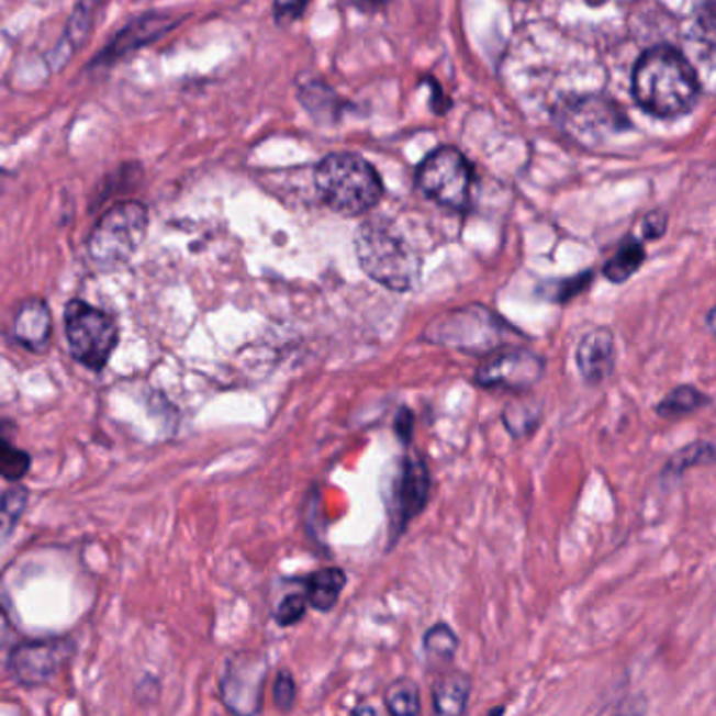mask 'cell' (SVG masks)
I'll list each match as a JSON object with an SVG mask.
<instances>
[{
	"mask_svg": "<svg viewBox=\"0 0 716 716\" xmlns=\"http://www.w3.org/2000/svg\"><path fill=\"white\" fill-rule=\"evenodd\" d=\"M429 335L435 343L488 358L504 347H513L511 336L517 335V331L494 311L483 305H471L439 317L430 326Z\"/></svg>",
	"mask_w": 716,
	"mask_h": 716,
	"instance_id": "6",
	"label": "cell"
},
{
	"mask_svg": "<svg viewBox=\"0 0 716 716\" xmlns=\"http://www.w3.org/2000/svg\"><path fill=\"white\" fill-rule=\"evenodd\" d=\"M307 4L305 2H276L273 4V18L278 24H292L305 13Z\"/></svg>",
	"mask_w": 716,
	"mask_h": 716,
	"instance_id": "33",
	"label": "cell"
},
{
	"mask_svg": "<svg viewBox=\"0 0 716 716\" xmlns=\"http://www.w3.org/2000/svg\"><path fill=\"white\" fill-rule=\"evenodd\" d=\"M706 328L713 333V336H716V305L706 315Z\"/></svg>",
	"mask_w": 716,
	"mask_h": 716,
	"instance_id": "38",
	"label": "cell"
},
{
	"mask_svg": "<svg viewBox=\"0 0 716 716\" xmlns=\"http://www.w3.org/2000/svg\"><path fill=\"white\" fill-rule=\"evenodd\" d=\"M32 467V456L25 452V450H20L15 446L9 444V439H2V448H0V473L4 481L9 483H20L22 479L27 476Z\"/></svg>",
	"mask_w": 716,
	"mask_h": 716,
	"instance_id": "25",
	"label": "cell"
},
{
	"mask_svg": "<svg viewBox=\"0 0 716 716\" xmlns=\"http://www.w3.org/2000/svg\"><path fill=\"white\" fill-rule=\"evenodd\" d=\"M647 706H649V702H647L644 693L628 695L618 706V711L614 716H645L647 715Z\"/></svg>",
	"mask_w": 716,
	"mask_h": 716,
	"instance_id": "34",
	"label": "cell"
},
{
	"mask_svg": "<svg viewBox=\"0 0 716 716\" xmlns=\"http://www.w3.org/2000/svg\"><path fill=\"white\" fill-rule=\"evenodd\" d=\"M542 423V406L529 402L508 404L502 412V425L515 439L529 437Z\"/></svg>",
	"mask_w": 716,
	"mask_h": 716,
	"instance_id": "22",
	"label": "cell"
},
{
	"mask_svg": "<svg viewBox=\"0 0 716 716\" xmlns=\"http://www.w3.org/2000/svg\"><path fill=\"white\" fill-rule=\"evenodd\" d=\"M64 320L74 359L93 372L103 370L119 345V326L112 315L87 301L74 299L66 305Z\"/></svg>",
	"mask_w": 716,
	"mask_h": 716,
	"instance_id": "8",
	"label": "cell"
},
{
	"mask_svg": "<svg viewBox=\"0 0 716 716\" xmlns=\"http://www.w3.org/2000/svg\"><path fill=\"white\" fill-rule=\"evenodd\" d=\"M476 170L471 160L454 145H441L416 168V186L433 202L465 211L471 202Z\"/></svg>",
	"mask_w": 716,
	"mask_h": 716,
	"instance_id": "7",
	"label": "cell"
},
{
	"mask_svg": "<svg viewBox=\"0 0 716 716\" xmlns=\"http://www.w3.org/2000/svg\"><path fill=\"white\" fill-rule=\"evenodd\" d=\"M152 687L156 690V687H160V681L156 679V676H145V679H142L139 683H137V687H135V692H144L142 695H137V700H142V702H152V700H156V695L158 693H152Z\"/></svg>",
	"mask_w": 716,
	"mask_h": 716,
	"instance_id": "36",
	"label": "cell"
},
{
	"mask_svg": "<svg viewBox=\"0 0 716 716\" xmlns=\"http://www.w3.org/2000/svg\"><path fill=\"white\" fill-rule=\"evenodd\" d=\"M555 122L561 133L584 149H597L616 135L633 131V122L616 99L603 96H573L561 99Z\"/></svg>",
	"mask_w": 716,
	"mask_h": 716,
	"instance_id": "5",
	"label": "cell"
},
{
	"mask_svg": "<svg viewBox=\"0 0 716 716\" xmlns=\"http://www.w3.org/2000/svg\"><path fill=\"white\" fill-rule=\"evenodd\" d=\"M697 30L702 34V43L716 45V2H706L697 9Z\"/></svg>",
	"mask_w": 716,
	"mask_h": 716,
	"instance_id": "31",
	"label": "cell"
},
{
	"mask_svg": "<svg viewBox=\"0 0 716 716\" xmlns=\"http://www.w3.org/2000/svg\"><path fill=\"white\" fill-rule=\"evenodd\" d=\"M303 584V593L310 601V607L320 614H328L333 612L338 603V598L343 595L349 578L347 572L338 566H326L320 568L315 572L307 573L303 580H299Z\"/></svg>",
	"mask_w": 716,
	"mask_h": 716,
	"instance_id": "17",
	"label": "cell"
},
{
	"mask_svg": "<svg viewBox=\"0 0 716 716\" xmlns=\"http://www.w3.org/2000/svg\"><path fill=\"white\" fill-rule=\"evenodd\" d=\"M349 716H381V713L372 704H358Z\"/></svg>",
	"mask_w": 716,
	"mask_h": 716,
	"instance_id": "37",
	"label": "cell"
},
{
	"mask_svg": "<svg viewBox=\"0 0 716 716\" xmlns=\"http://www.w3.org/2000/svg\"><path fill=\"white\" fill-rule=\"evenodd\" d=\"M93 25V4H78L70 15V24L66 30L64 43H68L70 48L80 47L87 43Z\"/></svg>",
	"mask_w": 716,
	"mask_h": 716,
	"instance_id": "29",
	"label": "cell"
},
{
	"mask_svg": "<svg viewBox=\"0 0 716 716\" xmlns=\"http://www.w3.org/2000/svg\"><path fill=\"white\" fill-rule=\"evenodd\" d=\"M393 427H395V435L400 437V441L407 446L412 439V433H414V414L407 407H400Z\"/></svg>",
	"mask_w": 716,
	"mask_h": 716,
	"instance_id": "35",
	"label": "cell"
},
{
	"mask_svg": "<svg viewBox=\"0 0 716 716\" xmlns=\"http://www.w3.org/2000/svg\"><path fill=\"white\" fill-rule=\"evenodd\" d=\"M315 190L335 213L366 215L382 198V181L374 167L354 152H335L320 160L313 172Z\"/></svg>",
	"mask_w": 716,
	"mask_h": 716,
	"instance_id": "3",
	"label": "cell"
},
{
	"mask_svg": "<svg viewBox=\"0 0 716 716\" xmlns=\"http://www.w3.org/2000/svg\"><path fill=\"white\" fill-rule=\"evenodd\" d=\"M669 230V215L664 211H651L644 216L641 232L645 239H660Z\"/></svg>",
	"mask_w": 716,
	"mask_h": 716,
	"instance_id": "32",
	"label": "cell"
},
{
	"mask_svg": "<svg viewBox=\"0 0 716 716\" xmlns=\"http://www.w3.org/2000/svg\"><path fill=\"white\" fill-rule=\"evenodd\" d=\"M269 660L264 651L242 649L225 660L219 676V702L232 716H259L264 711Z\"/></svg>",
	"mask_w": 716,
	"mask_h": 716,
	"instance_id": "9",
	"label": "cell"
},
{
	"mask_svg": "<svg viewBox=\"0 0 716 716\" xmlns=\"http://www.w3.org/2000/svg\"><path fill=\"white\" fill-rule=\"evenodd\" d=\"M170 18L172 15H158V13L139 15L137 20H133L131 24L120 30L119 34L110 41V45L97 55L93 66H97V64L110 66L120 57H124L128 51L147 45L149 41L163 36L167 30L177 25V22L170 20Z\"/></svg>",
	"mask_w": 716,
	"mask_h": 716,
	"instance_id": "14",
	"label": "cell"
},
{
	"mask_svg": "<svg viewBox=\"0 0 716 716\" xmlns=\"http://www.w3.org/2000/svg\"><path fill=\"white\" fill-rule=\"evenodd\" d=\"M692 64L702 82V91L716 93V45L702 43V53Z\"/></svg>",
	"mask_w": 716,
	"mask_h": 716,
	"instance_id": "30",
	"label": "cell"
},
{
	"mask_svg": "<svg viewBox=\"0 0 716 716\" xmlns=\"http://www.w3.org/2000/svg\"><path fill=\"white\" fill-rule=\"evenodd\" d=\"M593 278H595V271L589 269V271H582V273L572 276V278L550 282L549 288L545 287V299H549L552 303H559V305H566V303H570L572 299H575L578 294L589 290Z\"/></svg>",
	"mask_w": 716,
	"mask_h": 716,
	"instance_id": "26",
	"label": "cell"
},
{
	"mask_svg": "<svg viewBox=\"0 0 716 716\" xmlns=\"http://www.w3.org/2000/svg\"><path fill=\"white\" fill-rule=\"evenodd\" d=\"M307 607H310V601L305 597V593H290L278 603V607L273 612V622L280 628H292L305 618Z\"/></svg>",
	"mask_w": 716,
	"mask_h": 716,
	"instance_id": "28",
	"label": "cell"
},
{
	"mask_svg": "<svg viewBox=\"0 0 716 716\" xmlns=\"http://www.w3.org/2000/svg\"><path fill=\"white\" fill-rule=\"evenodd\" d=\"M356 255L361 269L389 290L410 292L421 282V259L416 250L382 216L359 225Z\"/></svg>",
	"mask_w": 716,
	"mask_h": 716,
	"instance_id": "2",
	"label": "cell"
},
{
	"mask_svg": "<svg viewBox=\"0 0 716 716\" xmlns=\"http://www.w3.org/2000/svg\"><path fill=\"white\" fill-rule=\"evenodd\" d=\"M716 448L708 441H693L685 446L683 450L670 456L669 465L664 469L667 478H679L692 467H702V465H715Z\"/></svg>",
	"mask_w": 716,
	"mask_h": 716,
	"instance_id": "23",
	"label": "cell"
},
{
	"mask_svg": "<svg viewBox=\"0 0 716 716\" xmlns=\"http://www.w3.org/2000/svg\"><path fill=\"white\" fill-rule=\"evenodd\" d=\"M637 105L656 119H679L692 112L702 82L692 59L672 45H656L641 53L630 76Z\"/></svg>",
	"mask_w": 716,
	"mask_h": 716,
	"instance_id": "1",
	"label": "cell"
},
{
	"mask_svg": "<svg viewBox=\"0 0 716 716\" xmlns=\"http://www.w3.org/2000/svg\"><path fill=\"white\" fill-rule=\"evenodd\" d=\"M30 501V492L24 485L15 483L2 492L0 501V519H2V540H9L13 529L20 524L25 506Z\"/></svg>",
	"mask_w": 716,
	"mask_h": 716,
	"instance_id": "24",
	"label": "cell"
},
{
	"mask_svg": "<svg viewBox=\"0 0 716 716\" xmlns=\"http://www.w3.org/2000/svg\"><path fill=\"white\" fill-rule=\"evenodd\" d=\"M430 496L429 465L418 454H406L398 460L387 488L389 513V549L406 534L407 526L427 508Z\"/></svg>",
	"mask_w": 716,
	"mask_h": 716,
	"instance_id": "10",
	"label": "cell"
},
{
	"mask_svg": "<svg viewBox=\"0 0 716 716\" xmlns=\"http://www.w3.org/2000/svg\"><path fill=\"white\" fill-rule=\"evenodd\" d=\"M51 311L43 299H27L13 317L11 336L32 354L47 351L51 343Z\"/></svg>",
	"mask_w": 716,
	"mask_h": 716,
	"instance_id": "15",
	"label": "cell"
},
{
	"mask_svg": "<svg viewBox=\"0 0 716 716\" xmlns=\"http://www.w3.org/2000/svg\"><path fill=\"white\" fill-rule=\"evenodd\" d=\"M708 404H711V398L704 395L697 387L679 384L660 400V404L656 406V414L662 418H669V421H676V418L690 416L700 407L708 406Z\"/></svg>",
	"mask_w": 716,
	"mask_h": 716,
	"instance_id": "19",
	"label": "cell"
},
{
	"mask_svg": "<svg viewBox=\"0 0 716 716\" xmlns=\"http://www.w3.org/2000/svg\"><path fill=\"white\" fill-rule=\"evenodd\" d=\"M299 697V685L294 674L288 669L278 670L271 683V702L280 715L292 713Z\"/></svg>",
	"mask_w": 716,
	"mask_h": 716,
	"instance_id": "27",
	"label": "cell"
},
{
	"mask_svg": "<svg viewBox=\"0 0 716 716\" xmlns=\"http://www.w3.org/2000/svg\"><path fill=\"white\" fill-rule=\"evenodd\" d=\"M616 336L605 326L589 331L578 343L575 366L586 384L597 387L607 381L616 370Z\"/></svg>",
	"mask_w": 716,
	"mask_h": 716,
	"instance_id": "13",
	"label": "cell"
},
{
	"mask_svg": "<svg viewBox=\"0 0 716 716\" xmlns=\"http://www.w3.org/2000/svg\"><path fill=\"white\" fill-rule=\"evenodd\" d=\"M545 359L526 347H504L488 356L478 368L476 382L483 389L529 391L545 377Z\"/></svg>",
	"mask_w": 716,
	"mask_h": 716,
	"instance_id": "12",
	"label": "cell"
},
{
	"mask_svg": "<svg viewBox=\"0 0 716 716\" xmlns=\"http://www.w3.org/2000/svg\"><path fill=\"white\" fill-rule=\"evenodd\" d=\"M76 656L72 637H43L13 645L7 653L4 669L13 683L32 690L57 679Z\"/></svg>",
	"mask_w": 716,
	"mask_h": 716,
	"instance_id": "11",
	"label": "cell"
},
{
	"mask_svg": "<svg viewBox=\"0 0 716 716\" xmlns=\"http://www.w3.org/2000/svg\"><path fill=\"white\" fill-rule=\"evenodd\" d=\"M473 681L462 670H448L430 687L433 716H465L471 700Z\"/></svg>",
	"mask_w": 716,
	"mask_h": 716,
	"instance_id": "16",
	"label": "cell"
},
{
	"mask_svg": "<svg viewBox=\"0 0 716 716\" xmlns=\"http://www.w3.org/2000/svg\"><path fill=\"white\" fill-rule=\"evenodd\" d=\"M384 706L391 716H421L423 702H421V687L414 679L400 676L391 681L384 690Z\"/></svg>",
	"mask_w": 716,
	"mask_h": 716,
	"instance_id": "20",
	"label": "cell"
},
{
	"mask_svg": "<svg viewBox=\"0 0 716 716\" xmlns=\"http://www.w3.org/2000/svg\"><path fill=\"white\" fill-rule=\"evenodd\" d=\"M645 259L647 253H645L644 239L626 236L616 248V253L612 255V259H607V264L603 265V278L620 287L644 267Z\"/></svg>",
	"mask_w": 716,
	"mask_h": 716,
	"instance_id": "18",
	"label": "cell"
},
{
	"mask_svg": "<svg viewBox=\"0 0 716 716\" xmlns=\"http://www.w3.org/2000/svg\"><path fill=\"white\" fill-rule=\"evenodd\" d=\"M460 647V639L448 622H435L423 635V651L430 664H450Z\"/></svg>",
	"mask_w": 716,
	"mask_h": 716,
	"instance_id": "21",
	"label": "cell"
},
{
	"mask_svg": "<svg viewBox=\"0 0 716 716\" xmlns=\"http://www.w3.org/2000/svg\"><path fill=\"white\" fill-rule=\"evenodd\" d=\"M147 223V209L142 202L126 200L114 204L97 221L87 239L89 257L103 271L128 264L144 244Z\"/></svg>",
	"mask_w": 716,
	"mask_h": 716,
	"instance_id": "4",
	"label": "cell"
}]
</instances>
